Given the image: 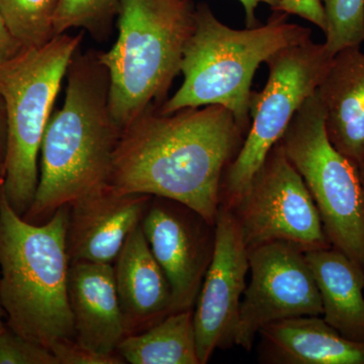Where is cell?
Here are the masks:
<instances>
[{
    "instance_id": "ba28073f",
    "label": "cell",
    "mask_w": 364,
    "mask_h": 364,
    "mask_svg": "<svg viewBox=\"0 0 364 364\" xmlns=\"http://www.w3.org/2000/svg\"><path fill=\"white\" fill-rule=\"evenodd\" d=\"M333 59L325 44L309 39L280 50L265 62L267 82L260 92L253 91L250 129L225 170L220 205L231 210L239 203L296 112L318 90Z\"/></svg>"
},
{
    "instance_id": "44dd1931",
    "label": "cell",
    "mask_w": 364,
    "mask_h": 364,
    "mask_svg": "<svg viewBox=\"0 0 364 364\" xmlns=\"http://www.w3.org/2000/svg\"><path fill=\"white\" fill-rule=\"evenodd\" d=\"M327 20L328 52L335 56L364 42V0H320Z\"/></svg>"
},
{
    "instance_id": "d4e9b609",
    "label": "cell",
    "mask_w": 364,
    "mask_h": 364,
    "mask_svg": "<svg viewBox=\"0 0 364 364\" xmlns=\"http://www.w3.org/2000/svg\"><path fill=\"white\" fill-rule=\"evenodd\" d=\"M274 11L301 16L304 20L317 26L323 32L327 30L324 7L320 0H282Z\"/></svg>"
},
{
    "instance_id": "5bb4252c",
    "label": "cell",
    "mask_w": 364,
    "mask_h": 364,
    "mask_svg": "<svg viewBox=\"0 0 364 364\" xmlns=\"http://www.w3.org/2000/svg\"><path fill=\"white\" fill-rule=\"evenodd\" d=\"M67 294L76 341L97 353L117 354L127 335L114 264L71 262Z\"/></svg>"
},
{
    "instance_id": "9a60e30c",
    "label": "cell",
    "mask_w": 364,
    "mask_h": 364,
    "mask_svg": "<svg viewBox=\"0 0 364 364\" xmlns=\"http://www.w3.org/2000/svg\"><path fill=\"white\" fill-rule=\"evenodd\" d=\"M114 269L127 336L146 331L172 313L171 287L141 225L127 239Z\"/></svg>"
},
{
    "instance_id": "52a82bcc",
    "label": "cell",
    "mask_w": 364,
    "mask_h": 364,
    "mask_svg": "<svg viewBox=\"0 0 364 364\" xmlns=\"http://www.w3.org/2000/svg\"><path fill=\"white\" fill-rule=\"evenodd\" d=\"M279 143L312 196L333 247L364 267V193L358 167L330 142L317 90L299 107Z\"/></svg>"
},
{
    "instance_id": "2e32d148",
    "label": "cell",
    "mask_w": 364,
    "mask_h": 364,
    "mask_svg": "<svg viewBox=\"0 0 364 364\" xmlns=\"http://www.w3.org/2000/svg\"><path fill=\"white\" fill-rule=\"evenodd\" d=\"M317 91L330 142L358 165L364 158V53L360 47L335 55Z\"/></svg>"
},
{
    "instance_id": "7a4b0ae2",
    "label": "cell",
    "mask_w": 364,
    "mask_h": 364,
    "mask_svg": "<svg viewBox=\"0 0 364 364\" xmlns=\"http://www.w3.org/2000/svg\"><path fill=\"white\" fill-rule=\"evenodd\" d=\"M100 53L77 50L65 102L51 114L40 150L39 183L26 222L44 224L60 208L109 184L122 128L109 107V76Z\"/></svg>"
},
{
    "instance_id": "4fadbf2b",
    "label": "cell",
    "mask_w": 364,
    "mask_h": 364,
    "mask_svg": "<svg viewBox=\"0 0 364 364\" xmlns=\"http://www.w3.org/2000/svg\"><path fill=\"white\" fill-rule=\"evenodd\" d=\"M153 196L105 188L69 205V261L114 264L127 239L141 225Z\"/></svg>"
},
{
    "instance_id": "603a6c76",
    "label": "cell",
    "mask_w": 364,
    "mask_h": 364,
    "mask_svg": "<svg viewBox=\"0 0 364 364\" xmlns=\"http://www.w3.org/2000/svg\"><path fill=\"white\" fill-rule=\"evenodd\" d=\"M0 364H59L44 345L16 334L7 327L0 334Z\"/></svg>"
},
{
    "instance_id": "7c38bea8",
    "label": "cell",
    "mask_w": 364,
    "mask_h": 364,
    "mask_svg": "<svg viewBox=\"0 0 364 364\" xmlns=\"http://www.w3.org/2000/svg\"><path fill=\"white\" fill-rule=\"evenodd\" d=\"M248 272V249L240 229L232 210L220 205L214 254L193 308L200 364L208 363L215 349L235 345Z\"/></svg>"
},
{
    "instance_id": "e0dca14e",
    "label": "cell",
    "mask_w": 364,
    "mask_h": 364,
    "mask_svg": "<svg viewBox=\"0 0 364 364\" xmlns=\"http://www.w3.org/2000/svg\"><path fill=\"white\" fill-rule=\"evenodd\" d=\"M259 359L272 364H364V343L346 338L320 316L272 323L260 330Z\"/></svg>"
},
{
    "instance_id": "ac0fdd59",
    "label": "cell",
    "mask_w": 364,
    "mask_h": 364,
    "mask_svg": "<svg viewBox=\"0 0 364 364\" xmlns=\"http://www.w3.org/2000/svg\"><path fill=\"white\" fill-rule=\"evenodd\" d=\"M317 284L323 318L346 338L364 343V267L339 249L305 253Z\"/></svg>"
},
{
    "instance_id": "9c48e42d",
    "label": "cell",
    "mask_w": 364,
    "mask_h": 364,
    "mask_svg": "<svg viewBox=\"0 0 364 364\" xmlns=\"http://www.w3.org/2000/svg\"><path fill=\"white\" fill-rule=\"evenodd\" d=\"M231 210L247 249L277 241L305 253L332 246L312 196L279 141Z\"/></svg>"
},
{
    "instance_id": "ffe728a7",
    "label": "cell",
    "mask_w": 364,
    "mask_h": 364,
    "mask_svg": "<svg viewBox=\"0 0 364 364\" xmlns=\"http://www.w3.org/2000/svg\"><path fill=\"white\" fill-rule=\"evenodd\" d=\"M60 0H0V14L23 47H41L55 37Z\"/></svg>"
},
{
    "instance_id": "3957f363",
    "label": "cell",
    "mask_w": 364,
    "mask_h": 364,
    "mask_svg": "<svg viewBox=\"0 0 364 364\" xmlns=\"http://www.w3.org/2000/svg\"><path fill=\"white\" fill-rule=\"evenodd\" d=\"M69 205L32 224L7 202L0 181V291L6 326L51 348L75 339L67 282ZM51 350V349H50Z\"/></svg>"
},
{
    "instance_id": "5b68a950",
    "label": "cell",
    "mask_w": 364,
    "mask_h": 364,
    "mask_svg": "<svg viewBox=\"0 0 364 364\" xmlns=\"http://www.w3.org/2000/svg\"><path fill=\"white\" fill-rule=\"evenodd\" d=\"M191 0H122L117 39L100 57L109 76V107L122 130L167 100L195 28Z\"/></svg>"
},
{
    "instance_id": "cb8c5ba5",
    "label": "cell",
    "mask_w": 364,
    "mask_h": 364,
    "mask_svg": "<svg viewBox=\"0 0 364 364\" xmlns=\"http://www.w3.org/2000/svg\"><path fill=\"white\" fill-rule=\"evenodd\" d=\"M59 364H124L119 354L105 355L86 348L75 339L60 340L51 346Z\"/></svg>"
},
{
    "instance_id": "f546056e",
    "label": "cell",
    "mask_w": 364,
    "mask_h": 364,
    "mask_svg": "<svg viewBox=\"0 0 364 364\" xmlns=\"http://www.w3.org/2000/svg\"><path fill=\"white\" fill-rule=\"evenodd\" d=\"M359 176H360L361 184H363V193H364V158L358 163V165Z\"/></svg>"
},
{
    "instance_id": "30bf717a",
    "label": "cell",
    "mask_w": 364,
    "mask_h": 364,
    "mask_svg": "<svg viewBox=\"0 0 364 364\" xmlns=\"http://www.w3.org/2000/svg\"><path fill=\"white\" fill-rule=\"evenodd\" d=\"M250 282L241 301L235 345L250 351L260 330L286 318L322 316L305 252L286 242L248 249Z\"/></svg>"
},
{
    "instance_id": "f1b7e54d",
    "label": "cell",
    "mask_w": 364,
    "mask_h": 364,
    "mask_svg": "<svg viewBox=\"0 0 364 364\" xmlns=\"http://www.w3.org/2000/svg\"><path fill=\"white\" fill-rule=\"evenodd\" d=\"M6 318V311L2 306L1 291H0V334L4 331L6 328V322H4Z\"/></svg>"
},
{
    "instance_id": "d6986e66",
    "label": "cell",
    "mask_w": 364,
    "mask_h": 364,
    "mask_svg": "<svg viewBox=\"0 0 364 364\" xmlns=\"http://www.w3.org/2000/svg\"><path fill=\"white\" fill-rule=\"evenodd\" d=\"M117 353L124 363L200 364L193 310L169 314L146 331L124 337Z\"/></svg>"
},
{
    "instance_id": "8fae6325",
    "label": "cell",
    "mask_w": 364,
    "mask_h": 364,
    "mask_svg": "<svg viewBox=\"0 0 364 364\" xmlns=\"http://www.w3.org/2000/svg\"><path fill=\"white\" fill-rule=\"evenodd\" d=\"M141 228L171 287L172 313L193 310L214 254L215 225L183 203L153 196Z\"/></svg>"
},
{
    "instance_id": "83f0119b",
    "label": "cell",
    "mask_w": 364,
    "mask_h": 364,
    "mask_svg": "<svg viewBox=\"0 0 364 364\" xmlns=\"http://www.w3.org/2000/svg\"><path fill=\"white\" fill-rule=\"evenodd\" d=\"M7 146V114L6 104L0 95V181L4 178Z\"/></svg>"
},
{
    "instance_id": "8992f818",
    "label": "cell",
    "mask_w": 364,
    "mask_h": 364,
    "mask_svg": "<svg viewBox=\"0 0 364 364\" xmlns=\"http://www.w3.org/2000/svg\"><path fill=\"white\" fill-rule=\"evenodd\" d=\"M83 35L55 36L25 49L0 67V95L6 104L7 146L1 186L16 214L26 215L39 183V156L53 105Z\"/></svg>"
},
{
    "instance_id": "6da1fadb",
    "label": "cell",
    "mask_w": 364,
    "mask_h": 364,
    "mask_svg": "<svg viewBox=\"0 0 364 364\" xmlns=\"http://www.w3.org/2000/svg\"><path fill=\"white\" fill-rule=\"evenodd\" d=\"M245 136L221 105L169 114L150 107L122 131L109 184L122 193L176 200L215 225L223 176Z\"/></svg>"
},
{
    "instance_id": "7402d4cb",
    "label": "cell",
    "mask_w": 364,
    "mask_h": 364,
    "mask_svg": "<svg viewBox=\"0 0 364 364\" xmlns=\"http://www.w3.org/2000/svg\"><path fill=\"white\" fill-rule=\"evenodd\" d=\"M122 0H60L55 36L71 28H83L95 38L109 33Z\"/></svg>"
},
{
    "instance_id": "484cf974",
    "label": "cell",
    "mask_w": 364,
    "mask_h": 364,
    "mask_svg": "<svg viewBox=\"0 0 364 364\" xmlns=\"http://www.w3.org/2000/svg\"><path fill=\"white\" fill-rule=\"evenodd\" d=\"M25 49L26 48L14 37L0 14V67L18 57Z\"/></svg>"
},
{
    "instance_id": "4316f807",
    "label": "cell",
    "mask_w": 364,
    "mask_h": 364,
    "mask_svg": "<svg viewBox=\"0 0 364 364\" xmlns=\"http://www.w3.org/2000/svg\"><path fill=\"white\" fill-rule=\"evenodd\" d=\"M244 11H245V20L247 28H254L259 26L257 18H256V9L260 4H265L272 7L273 11L279 7L282 0H239Z\"/></svg>"
},
{
    "instance_id": "277c9868",
    "label": "cell",
    "mask_w": 364,
    "mask_h": 364,
    "mask_svg": "<svg viewBox=\"0 0 364 364\" xmlns=\"http://www.w3.org/2000/svg\"><path fill=\"white\" fill-rule=\"evenodd\" d=\"M287 16L273 11L267 25L234 30L218 20L208 4H198L182 57L183 82L158 111L169 114L188 107L221 105L247 135L256 70L275 53L311 39V28L287 23Z\"/></svg>"
}]
</instances>
